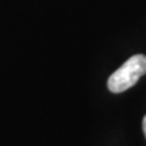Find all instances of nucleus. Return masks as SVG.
<instances>
[{
    "label": "nucleus",
    "mask_w": 146,
    "mask_h": 146,
    "mask_svg": "<svg viewBox=\"0 0 146 146\" xmlns=\"http://www.w3.org/2000/svg\"><path fill=\"white\" fill-rule=\"evenodd\" d=\"M143 74H146V56L135 54L110 76L107 83L108 89L112 94L125 92L134 87Z\"/></svg>",
    "instance_id": "nucleus-1"
},
{
    "label": "nucleus",
    "mask_w": 146,
    "mask_h": 146,
    "mask_svg": "<svg viewBox=\"0 0 146 146\" xmlns=\"http://www.w3.org/2000/svg\"><path fill=\"white\" fill-rule=\"evenodd\" d=\"M142 129H143V133L146 135V115L143 116V120H142Z\"/></svg>",
    "instance_id": "nucleus-2"
}]
</instances>
